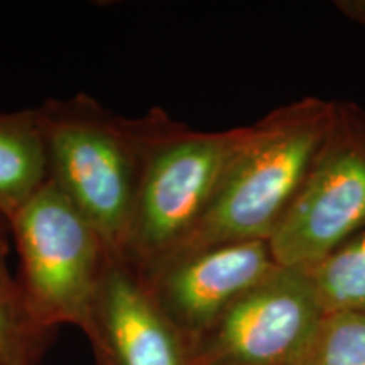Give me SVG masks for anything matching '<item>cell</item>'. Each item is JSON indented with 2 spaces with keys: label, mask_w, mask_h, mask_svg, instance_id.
<instances>
[{
  "label": "cell",
  "mask_w": 365,
  "mask_h": 365,
  "mask_svg": "<svg viewBox=\"0 0 365 365\" xmlns=\"http://www.w3.org/2000/svg\"><path fill=\"white\" fill-rule=\"evenodd\" d=\"M335 105L336 100L303 97L247 125L212 207L180 252L227 242H269L307 181Z\"/></svg>",
  "instance_id": "obj_1"
},
{
  "label": "cell",
  "mask_w": 365,
  "mask_h": 365,
  "mask_svg": "<svg viewBox=\"0 0 365 365\" xmlns=\"http://www.w3.org/2000/svg\"><path fill=\"white\" fill-rule=\"evenodd\" d=\"M140 125L143 170L120 259L145 274L180 252L193 237L247 125L196 130L161 107L140 115Z\"/></svg>",
  "instance_id": "obj_2"
},
{
  "label": "cell",
  "mask_w": 365,
  "mask_h": 365,
  "mask_svg": "<svg viewBox=\"0 0 365 365\" xmlns=\"http://www.w3.org/2000/svg\"><path fill=\"white\" fill-rule=\"evenodd\" d=\"M36 115L49 181L120 259L143 170L140 117L118 115L88 93L44 100Z\"/></svg>",
  "instance_id": "obj_3"
},
{
  "label": "cell",
  "mask_w": 365,
  "mask_h": 365,
  "mask_svg": "<svg viewBox=\"0 0 365 365\" xmlns=\"http://www.w3.org/2000/svg\"><path fill=\"white\" fill-rule=\"evenodd\" d=\"M19 255V282L36 322L88 331L110 252L95 227L48 181L9 220Z\"/></svg>",
  "instance_id": "obj_4"
},
{
  "label": "cell",
  "mask_w": 365,
  "mask_h": 365,
  "mask_svg": "<svg viewBox=\"0 0 365 365\" xmlns=\"http://www.w3.org/2000/svg\"><path fill=\"white\" fill-rule=\"evenodd\" d=\"M365 228V110L336 100L303 188L269 245L282 267L309 269Z\"/></svg>",
  "instance_id": "obj_5"
},
{
  "label": "cell",
  "mask_w": 365,
  "mask_h": 365,
  "mask_svg": "<svg viewBox=\"0 0 365 365\" xmlns=\"http://www.w3.org/2000/svg\"><path fill=\"white\" fill-rule=\"evenodd\" d=\"M307 269L279 267L193 344V365H298L325 317Z\"/></svg>",
  "instance_id": "obj_6"
},
{
  "label": "cell",
  "mask_w": 365,
  "mask_h": 365,
  "mask_svg": "<svg viewBox=\"0 0 365 365\" xmlns=\"http://www.w3.org/2000/svg\"><path fill=\"white\" fill-rule=\"evenodd\" d=\"M279 267L266 240L227 242L173 255L140 277L193 345L237 299Z\"/></svg>",
  "instance_id": "obj_7"
},
{
  "label": "cell",
  "mask_w": 365,
  "mask_h": 365,
  "mask_svg": "<svg viewBox=\"0 0 365 365\" xmlns=\"http://www.w3.org/2000/svg\"><path fill=\"white\" fill-rule=\"evenodd\" d=\"M97 365H193V345L150 294L140 274L110 257L86 331Z\"/></svg>",
  "instance_id": "obj_8"
},
{
  "label": "cell",
  "mask_w": 365,
  "mask_h": 365,
  "mask_svg": "<svg viewBox=\"0 0 365 365\" xmlns=\"http://www.w3.org/2000/svg\"><path fill=\"white\" fill-rule=\"evenodd\" d=\"M49 181L36 108L0 113V215L9 222Z\"/></svg>",
  "instance_id": "obj_9"
},
{
  "label": "cell",
  "mask_w": 365,
  "mask_h": 365,
  "mask_svg": "<svg viewBox=\"0 0 365 365\" xmlns=\"http://www.w3.org/2000/svg\"><path fill=\"white\" fill-rule=\"evenodd\" d=\"M48 335L27 308L7 255H0V365H38Z\"/></svg>",
  "instance_id": "obj_10"
},
{
  "label": "cell",
  "mask_w": 365,
  "mask_h": 365,
  "mask_svg": "<svg viewBox=\"0 0 365 365\" xmlns=\"http://www.w3.org/2000/svg\"><path fill=\"white\" fill-rule=\"evenodd\" d=\"M307 271L325 312L365 313V228Z\"/></svg>",
  "instance_id": "obj_11"
},
{
  "label": "cell",
  "mask_w": 365,
  "mask_h": 365,
  "mask_svg": "<svg viewBox=\"0 0 365 365\" xmlns=\"http://www.w3.org/2000/svg\"><path fill=\"white\" fill-rule=\"evenodd\" d=\"M298 365H365V313L327 312Z\"/></svg>",
  "instance_id": "obj_12"
},
{
  "label": "cell",
  "mask_w": 365,
  "mask_h": 365,
  "mask_svg": "<svg viewBox=\"0 0 365 365\" xmlns=\"http://www.w3.org/2000/svg\"><path fill=\"white\" fill-rule=\"evenodd\" d=\"M335 9L346 21L365 27V0H336Z\"/></svg>",
  "instance_id": "obj_13"
},
{
  "label": "cell",
  "mask_w": 365,
  "mask_h": 365,
  "mask_svg": "<svg viewBox=\"0 0 365 365\" xmlns=\"http://www.w3.org/2000/svg\"><path fill=\"white\" fill-rule=\"evenodd\" d=\"M7 232L9 230V222L0 215V255L9 254V240H7Z\"/></svg>",
  "instance_id": "obj_14"
}]
</instances>
